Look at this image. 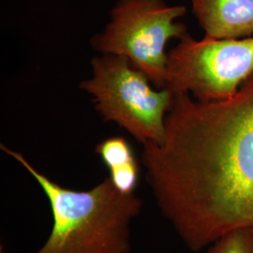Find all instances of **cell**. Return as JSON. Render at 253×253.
Masks as SVG:
<instances>
[{
    "instance_id": "9c48e42d",
    "label": "cell",
    "mask_w": 253,
    "mask_h": 253,
    "mask_svg": "<svg viewBox=\"0 0 253 253\" xmlns=\"http://www.w3.org/2000/svg\"><path fill=\"white\" fill-rule=\"evenodd\" d=\"M109 178L116 189L124 194H133L140 178V165L138 161L109 172Z\"/></svg>"
},
{
    "instance_id": "5b68a950",
    "label": "cell",
    "mask_w": 253,
    "mask_h": 253,
    "mask_svg": "<svg viewBox=\"0 0 253 253\" xmlns=\"http://www.w3.org/2000/svg\"><path fill=\"white\" fill-rule=\"evenodd\" d=\"M253 75V36L196 40L187 33L168 53L165 89L213 102L234 97Z\"/></svg>"
},
{
    "instance_id": "8992f818",
    "label": "cell",
    "mask_w": 253,
    "mask_h": 253,
    "mask_svg": "<svg viewBox=\"0 0 253 253\" xmlns=\"http://www.w3.org/2000/svg\"><path fill=\"white\" fill-rule=\"evenodd\" d=\"M205 36L243 39L253 35V0H190Z\"/></svg>"
},
{
    "instance_id": "277c9868",
    "label": "cell",
    "mask_w": 253,
    "mask_h": 253,
    "mask_svg": "<svg viewBox=\"0 0 253 253\" xmlns=\"http://www.w3.org/2000/svg\"><path fill=\"white\" fill-rule=\"evenodd\" d=\"M186 13V7L168 5L164 0H118L108 24L92 37L91 46L100 54L125 56L155 87L163 89L166 45L170 40H180L189 33L184 24L175 21Z\"/></svg>"
},
{
    "instance_id": "6da1fadb",
    "label": "cell",
    "mask_w": 253,
    "mask_h": 253,
    "mask_svg": "<svg viewBox=\"0 0 253 253\" xmlns=\"http://www.w3.org/2000/svg\"><path fill=\"white\" fill-rule=\"evenodd\" d=\"M163 144L143 145L145 179L191 252L253 230V75L228 100L174 94Z\"/></svg>"
},
{
    "instance_id": "52a82bcc",
    "label": "cell",
    "mask_w": 253,
    "mask_h": 253,
    "mask_svg": "<svg viewBox=\"0 0 253 253\" xmlns=\"http://www.w3.org/2000/svg\"><path fill=\"white\" fill-rule=\"evenodd\" d=\"M95 152L109 172L137 161L133 148L122 136H112L100 141L95 147Z\"/></svg>"
},
{
    "instance_id": "ba28073f",
    "label": "cell",
    "mask_w": 253,
    "mask_h": 253,
    "mask_svg": "<svg viewBox=\"0 0 253 253\" xmlns=\"http://www.w3.org/2000/svg\"><path fill=\"white\" fill-rule=\"evenodd\" d=\"M208 253H253V231L239 229L221 236L208 247Z\"/></svg>"
},
{
    "instance_id": "3957f363",
    "label": "cell",
    "mask_w": 253,
    "mask_h": 253,
    "mask_svg": "<svg viewBox=\"0 0 253 253\" xmlns=\"http://www.w3.org/2000/svg\"><path fill=\"white\" fill-rule=\"evenodd\" d=\"M80 88L90 95L104 121L118 124L143 145L163 144L174 94L155 87L125 56L100 54L94 57L91 76L82 82Z\"/></svg>"
},
{
    "instance_id": "7a4b0ae2",
    "label": "cell",
    "mask_w": 253,
    "mask_h": 253,
    "mask_svg": "<svg viewBox=\"0 0 253 253\" xmlns=\"http://www.w3.org/2000/svg\"><path fill=\"white\" fill-rule=\"evenodd\" d=\"M0 148L36 180L50 204L51 233L33 253H130V225L143 209V200L118 191L109 176L90 190L65 188L21 152L3 144Z\"/></svg>"
},
{
    "instance_id": "30bf717a",
    "label": "cell",
    "mask_w": 253,
    "mask_h": 253,
    "mask_svg": "<svg viewBox=\"0 0 253 253\" xmlns=\"http://www.w3.org/2000/svg\"></svg>"
}]
</instances>
